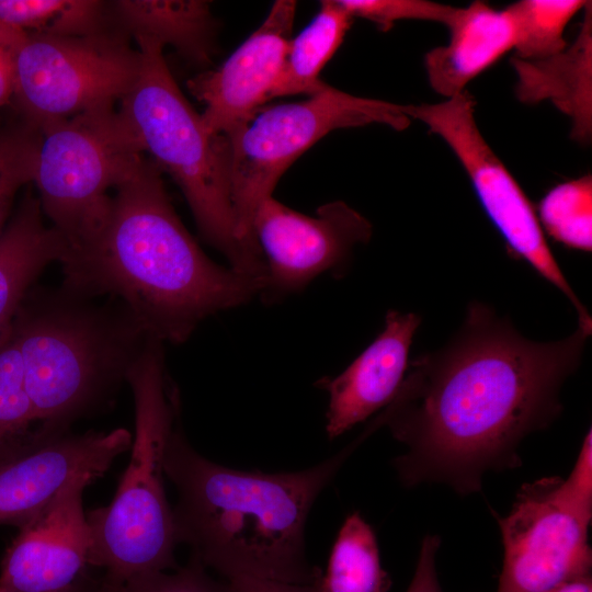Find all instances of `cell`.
Here are the masks:
<instances>
[{
    "mask_svg": "<svg viewBox=\"0 0 592 592\" xmlns=\"http://www.w3.org/2000/svg\"><path fill=\"white\" fill-rule=\"evenodd\" d=\"M536 342L491 307L474 301L446 346L409 363L391 402L372 422L406 445L401 481L445 482L467 494L488 470L520 465L517 447L561 411L559 390L580 364L588 337Z\"/></svg>",
    "mask_w": 592,
    "mask_h": 592,
    "instance_id": "6da1fadb",
    "label": "cell"
},
{
    "mask_svg": "<svg viewBox=\"0 0 592 592\" xmlns=\"http://www.w3.org/2000/svg\"><path fill=\"white\" fill-rule=\"evenodd\" d=\"M161 172L145 157L114 190L98 236L61 263L62 287L115 297L146 334L182 343L210 315L261 295L265 283L204 253L175 213Z\"/></svg>",
    "mask_w": 592,
    "mask_h": 592,
    "instance_id": "7a4b0ae2",
    "label": "cell"
},
{
    "mask_svg": "<svg viewBox=\"0 0 592 592\" xmlns=\"http://www.w3.org/2000/svg\"><path fill=\"white\" fill-rule=\"evenodd\" d=\"M351 446L297 473L242 471L200 455L179 422L163 464L179 496L172 509L177 543L187 544L192 557L227 580L317 583L321 571L308 562L305 551L306 520Z\"/></svg>",
    "mask_w": 592,
    "mask_h": 592,
    "instance_id": "3957f363",
    "label": "cell"
},
{
    "mask_svg": "<svg viewBox=\"0 0 592 592\" xmlns=\"http://www.w3.org/2000/svg\"><path fill=\"white\" fill-rule=\"evenodd\" d=\"M91 299L65 287L27 295L13 325L25 388L49 442L110 397L150 337L119 303Z\"/></svg>",
    "mask_w": 592,
    "mask_h": 592,
    "instance_id": "277c9868",
    "label": "cell"
},
{
    "mask_svg": "<svg viewBox=\"0 0 592 592\" xmlns=\"http://www.w3.org/2000/svg\"><path fill=\"white\" fill-rule=\"evenodd\" d=\"M125 380L135 405L129 463L112 502L87 514L93 540L90 565L104 569L96 592H118L140 574L177 569L163 464L180 422V399L166 369L163 342L148 337Z\"/></svg>",
    "mask_w": 592,
    "mask_h": 592,
    "instance_id": "5b68a950",
    "label": "cell"
},
{
    "mask_svg": "<svg viewBox=\"0 0 592 592\" xmlns=\"http://www.w3.org/2000/svg\"><path fill=\"white\" fill-rule=\"evenodd\" d=\"M134 39L140 56L138 77L118 111L144 152L180 186L203 238L231 269L265 282L263 255L236 235L227 138L208 133L171 75L164 46L148 37Z\"/></svg>",
    "mask_w": 592,
    "mask_h": 592,
    "instance_id": "8992f818",
    "label": "cell"
},
{
    "mask_svg": "<svg viewBox=\"0 0 592 592\" xmlns=\"http://www.w3.org/2000/svg\"><path fill=\"white\" fill-rule=\"evenodd\" d=\"M33 182L43 214L67 244L62 263L102 229L116 189L145 152L114 105L54 122L42 129Z\"/></svg>",
    "mask_w": 592,
    "mask_h": 592,
    "instance_id": "52a82bcc",
    "label": "cell"
},
{
    "mask_svg": "<svg viewBox=\"0 0 592 592\" xmlns=\"http://www.w3.org/2000/svg\"><path fill=\"white\" fill-rule=\"evenodd\" d=\"M411 122L408 105L356 96L331 86L305 101L261 109L226 137L238 239L261 253L252 234L259 204L272 196L285 170L328 133L369 124L403 130Z\"/></svg>",
    "mask_w": 592,
    "mask_h": 592,
    "instance_id": "ba28073f",
    "label": "cell"
},
{
    "mask_svg": "<svg viewBox=\"0 0 592 592\" xmlns=\"http://www.w3.org/2000/svg\"><path fill=\"white\" fill-rule=\"evenodd\" d=\"M592 516V431L567 478L524 483L504 517V548L497 592H547L590 574L588 530Z\"/></svg>",
    "mask_w": 592,
    "mask_h": 592,
    "instance_id": "9c48e42d",
    "label": "cell"
},
{
    "mask_svg": "<svg viewBox=\"0 0 592 592\" xmlns=\"http://www.w3.org/2000/svg\"><path fill=\"white\" fill-rule=\"evenodd\" d=\"M140 56L130 36L113 24L78 36H26L15 57L12 101L39 129L101 106L133 88Z\"/></svg>",
    "mask_w": 592,
    "mask_h": 592,
    "instance_id": "30bf717a",
    "label": "cell"
},
{
    "mask_svg": "<svg viewBox=\"0 0 592 592\" xmlns=\"http://www.w3.org/2000/svg\"><path fill=\"white\" fill-rule=\"evenodd\" d=\"M475 104L474 96L465 90L443 102L410 104L408 114L425 124L454 152L508 253L527 262L557 287L576 309L578 327L592 333V318L558 265L536 208L482 136L475 118Z\"/></svg>",
    "mask_w": 592,
    "mask_h": 592,
    "instance_id": "8fae6325",
    "label": "cell"
},
{
    "mask_svg": "<svg viewBox=\"0 0 592 592\" xmlns=\"http://www.w3.org/2000/svg\"><path fill=\"white\" fill-rule=\"evenodd\" d=\"M372 232V224L342 201L327 203L308 216L266 197L252 220L266 266L262 294L296 292L318 275L341 269L353 247L366 243Z\"/></svg>",
    "mask_w": 592,
    "mask_h": 592,
    "instance_id": "7c38bea8",
    "label": "cell"
},
{
    "mask_svg": "<svg viewBox=\"0 0 592 592\" xmlns=\"http://www.w3.org/2000/svg\"><path fill=\"white\" fill-rule=\"evenodd\" d=\"M91 482L72 481L19 527L0 563V592H61L86 576L93 540L82 494Z\"/></svg>",
    "mask_w": 592,
    "mask_h": 592,
    "instance_id": "4fadbf2b",
    "label": "cell"
},
{
    "mask_svg": "<svg viewBox=\"0 0 592 592\" xmlns=\"http://www.w3.org/2000/svg\"><path fill=\"white\" fill-rule=\"evenodd\" d=\"M296 1L276 0L263 23L217 69L189 80L205 104L202 121L212 135L229 136L267 102L291 42Z\"/></svg>",
    "mask_w": 592,
    "mask_h": 592,
    "instance_id": "5bb4252c",
    "label": "cell"
},
{
    "mask_svg": "<svg viewBox=\"0 0 592 592\" xmlns=\"http://www.w3.org/2000/svg\"><path fill=\"white\" fill-rule=\"evenodd\" d=\"M130 445L125 429L89 431L0 464V524L20 527L72 481L101 477Z\"/></svg>",
    "mask_w": 592,
    "mask_h": 592,
    "instance_id": "9a60e30c",
    "label": "cell"
},
{
    "mask_svg": "<svg viewBox=\"0 0 592 592\" xmlns=\"http://www.w3.org/2000/svg\"><path fill=\"white\" fill-rule=\"evenodd\" d=\"M420 323L414 312L388 310L375 340L340 375L316 383L329 395L326 431L331 440L391 402L406 376Z\"/></svg>",
    "mask_w": 592,
    "mask_h": 592,
    "instance_id": "2e32d148",
    "label": "cell"
},
{
    "mask_svg": "<svg viewBox=\"0 0 592 592\" xmlns=\"http://www.w3.org/2000/svg\"><path fill=\"white\" fill-rule=\"evenodd\" d=\"M449 41L429 50L424 67L431 88L449 99L515 46V30L506 9L483 1L455 8L445 25Z\"/></svg>",
    "mask_w": 592,
    "mask_h": 592,
    "instance_id": "e0dca14e",
    "label": "cell"
},
{
    "mask_svg": "<svg viewBox=\"0 0 592 592\" xmlns=\"http://www.w3.org/2000/svg\"><path fill=\"white\" fill-rule=\"evenodd\" d=\"M517 77L516 96L523 103L550 101L571 119V138L592 136V5L588 1L580 32L561 53L546 59H511Z\"/></svg>",
    "mask_w": 592,
    "mask_h": 592,
    "instance_id": "ac0fdd59",
    "label": "cell"
},
{
    "mask_svg": "<svg viewBox=\"0 0 592 592\" xmlns=\"http://www.w3.org/2000/svg\"><path fill=\"white\" fill-rule=\"evenodd\" d=\"M43 215L38 197L26 191L0 237V342L11 332L42 271L66 257L64 238Z\"/></svg>",
    "mask_w": 592,
    "mask_h": 592,
    "instance_id": "d6986e66",
    "label": "cell"
},
{
    "mask_svg": "<svg viewBox=\"0 0 592 592\" xmlns=\"http://www.w3.org/2000/svg\"><path fill=\"white\" fill-rule=\"evenodd\" d=\"M110 3L116 26L130 38L148 37L170 45L195 64H206L213 52L214 20L203 0H119Z\"/></svg>",
    "mask_w": 592,
    "mask_h": 592,
    "instance_id": "ffe728a7",
    "label": "cell"
},
{
    "mask_svg": "<svg viewBox=\"0 0 592 592\" xmlns=\"http://www.w3.org/2000/svg\"><path fill=\"white\" fill-rule=\"evenodd\" d=\"M353 18L338 3L323 0L311 23L291 39L284 65L267 101L286 95H315L329 87L320 71L342 44Z\"/></svg>",
    "mask_w": 592,
    "mask_h": 592,
    "instance_id": "44dd1931",
    "label": "cell"
},
{
    "mask_svg": "<svg viewBox=\"0 0 592 592\" xmlns=\"http://www.w3.org/2000/svg\"><path fill=\"white\" fill-rule=\"evenodd\" d=\"M391 581L382 568L372 527L355 512L346 517L330 553L317 592H387Z\"/></svg>",
    "mask_w": 592,
    "mask_h": 592,
    "instance_id": "7402d4cb",
    "label": "cell"
},
{
    "mask_svg": "<svg viewBox=\"0 0 592 592\" xmlns=\"http://www.w3.org/2000/svg\"><path fill=\"white\" fill-rule=\"evenodd\" d=\"M113 24L109 2L0 0V27L25 36H78Z\"/></svg>",
    "mask_w": 592,
    "mask_h": 592,
    "instance_id": "603a6c76",
    "label": "cell"
},
{
    "mask_svg": "<svg viewBox=\"0 0 592 592\" xmlns=\"http://www.w3.org/2000/svg\"><path fill=\"white\" fill-rule=\"evenodd\" d=\"M588 1L521 0L505 9L515 30V58L528 61L555 56L568 46L563 33L567 24Z\"/></svg>",
    "mask_w": 592,
    "mask_h": 592,
    "instance_id": "cb8c5ba5",
    "label": "cell"
},
{
    "mask_svg": "<svg viewBox=\"0 0 592 592\" xmlns=\"http://www.w3.org/2000/svg\"><path fill=\"white\" fill-rule=\"evenodd\" d=\"M536 214L544 234L567 248L591 252V174L553 186L540 200Z\"/></svg>",
    "mask_w": 592,
    "mask_h": 592,
    "instance_id": "d4e9b609",
    "label": "cell"
},
{
    "mask_svg": "<svg viewBox=\"0 0 592 592\" xmlns=\"http://www.w3.org/2000/svg\"><path fill=\"white\" fill-rule=\"evenodd\" d=\"M41 138L42 130L23 118L0 129V237L16 194L33 182Z\"/></svg>",
    "mask_w": 592,
    "mask_h": 592,
    "instance_id": "484cf974",
    "label": "cell"
},
{
    "mask_svg": "<svg viewBox=\"0 0 592 592\" xmlns=\"http://www.w3.org/2000/svg\"><path fill=\"white\" fill-rule=\"evenodd\" d=\"M354 19L362 18L387 32L401 20L432 21L446 25L455 7L425 0H338Z\"/></svg>",
    "mask_w": 592,
    "mask_h": 592,
    "instance_id": "4316f807",
    "label": "cell"
},
{
    "mask_svg": "<svg viewBox=\"0 0 592 592\" xmlns=\"http://www.w3.org/2000/svg\"><path fill=\"white\" fill-rule=\"evenodd\" d=\"M118 592H230L228 583L210 578L194 557L174 572L157 571L128 580Z\"/></svg>",
    "mask_w": 592,
    "mask_h": 592,
    "instance_id": "83f0119b",
    "label": "cell"
},
{
    "mask_svg": "<svg viewBox=\"0 0 592 592\" xmlns=\"http://www.w3.org/2000/svg\"><path fill=\"white\" fill-rule=\"evenodd\" d=\"M25 35L0 27V107L13 99L15 57Z\"/></svg>",
    "mask_w": 592,
    "mask_h": 592,
    "instance_id": "f1b7e54d",
    "label": "cell"
},
{
    "mask_svg": "<svg viewBox=\"0 0 592 592\" xmlns=\"http://www.w3.org/2000/svg\"><path fill=\"white\" fill-rule=\"evenodd\" d=\"M439 546L440 538L436 535L424 537L415 572L407 592H442L435 570Z\"/></svg>",
    "mask_w": 592,
    "mask_h": 592,
    "instance_id": "f546056e",
    "label": "cell"
},
{
    "mask_svg": "<svg viewBox=\"0 0 592 592\" xmlns=\"http://www.w3.org/2000/svg\"><path fill=\"white\" fill-rule=\"evenodd\" d=\"M227 581L230 592H317L316 583L297 584L251 577H237Z\"/></svg>",
    "mask_w": 592,
    "mask_h": 592,
    "instance_id": "4dcf8cb0",
    "label": "cell"
},
{
    "mask_svg": "<svg viewBox=\"0 0 592 592\" xmlns=\"http://www.w3.org/2000/svg\"><path fill=\"white\" fill-rule=\"evenodd\" d=\"M547 592H592L591 576H584L565 581Z\"/></svg>",
    "mask_w": 592,
    "mask_h": 592,
    "instance_id": "1f68e13d",
    "label": "cell"
},
{
    "mask_svg": "<svg viewBox=\"0 0 592 592\" xmlns=\"http://www.w3.org/2000/svg\"><path fill=\"white\" fill-rule=\"evenodd\" d=\"M96 590H98V581H93L90 578H87L84 576L72 587L61 592H96Z\"/></svg>",
    "mask_w": 592,
    "mask_h": 592,
    "instance_id": "d6a6232c",
    "label": "cell"
}]
</instances>
